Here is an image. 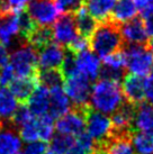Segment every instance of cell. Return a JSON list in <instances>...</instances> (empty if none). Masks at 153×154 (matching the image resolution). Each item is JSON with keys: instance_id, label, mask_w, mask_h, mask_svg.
<instances>
[{"instance_id": "1", "label": "cell", "mask_w": 153, "mask_h": 154, "mask_svg": "<svg viewBox=\"0 0 153 154\" xmlns=\"http://www.w3.org/2000/svg\"><path fill=\"white\" fill-rule=\"evenodd\" d=\"M88 41L91 52L102 60L115 52L122 50L124 45L119 25L111 19L97 24V27L90 35Z\"/></svg>"}, {"instance_id": "2", "label": "cell", "mask_w": 153, "mask_h": 154, "mask_svg": "<svg viewBox=\"0 0 153 154\" xmlns=\"http://www.w3.org/2000/svg\"><path fill=\"white\" fill-rule=\"evenodd\" d=\"M125 101L120 85L99 79L91 88L89 107L104 115L113 114Z\"/></svg>"}, {"instance_id": "3", "label": "cell", "mask_w": 153, "mask_h": 154, "mask_svg": "<svg viewBox=\"0 0 153 154\" xmlns=\"http://www.w3.org/2000/svg\"><path fill=\"white\" fill-rule=\"evenodd\" d=\"M126 65L125 69L131 74L144 78L153 68V53L148 45H126L123 47Z\"/></svg>"}, {"instance_id": "4", "label": "cell", "mask_w": 153, "mask_h": 154, "mask_svg": "<svg viewBox=\"0 0 153 154\" xmlns=\"http://www.w3.org/2000/svg\"><path fill=\"white\" fill-rule=\"evenodd\" d=\"M9 60L15 74H17L19 78L37 77V52L30 44L24 42L18 45L13 54L9 56Z\"/></svg>"}, {"instance_id": "5", "label": "cell", "mask_w": 153, "mask_h": 154, "mask_svg": "<svg viewBox=\"0 0 153 154\" xmlns=\"http://www.w3.org/2000/svg\"><path fill=\"white\" fill-rule=\"evenodd\" d=\"M64 92L72 103L73 108H83L89 106V98L91 94V81L79 71L63 81Z\"/></svg>"}, {"instance_id": "6", "label": "cell", "mask_w": 153, "mask_h": 154, "mask_svg": "<svg viewBox=\"0 0 153 154\" xmlns=\"http://www.w3.org/2000/svg\"><path fill=\"white\" fill-rule=\"evenodd\" d=\"M86 133L96 143V149H101L111 138L113 125L111 118L101 112L88 108L86 111Z\"/></svg>"}, {"instance_id": "7", "label": "cell", "mask_w": 153, "mask_h": 154, "mask_svg": "<svg viewBox=\"0 0 153 154\" xmlns=\"http://www.w3.org/2000/svg\"><path fill=\"white\" fill-rule=\"evenodd\" d=\"M26 11L35 24L41 27H50L60 15L54 0H30Z\"/></svg>"}, {"instance_id": "8", "label": "cell", "mask_w": 153, "mask_h": 154, "mask_svg": "<svg viewBox=\"0 0 153 154\" xmlns=\"http://www.w3.org/2000/svg\"><path fill=\"white\" fill-rule=\"evenodd\" d=\"M89 106L83 108H72L65 115L60 117L55 123L58 133L76 137L86 129V111Z\"/></svg>"}, {"instance_id": "9", "label": "cell", "mask_w": 153, "mask_h": 154, "mask_svg": "<svg viewBox=\"0 0 153 154\" xmlns=\"http://www.w3.org/2000/svg\"><path fill=\"white\" fill-rule=\"evenodd\" d=\"M78 35L74 18L71 14H62L54 23L52 36L55 43L61 47L68 48Z\"/></svg>"}, {"instance_id": "10", "label": "cell", "mask_w": 153, "mask_h": 154, "mask_svg": "<svg viewBox=\"0 0 153 154\" xmlns=\"http://www.w3.org/2000/svg\"><path fill=\"white\" fill-rule=\"evenodd\" d=\"M123 43L126 45H148L149 35L142 18L135 17L127 23L119 25Z\"/></svg>"}, {"instance_id": "11", "label": "cell", "mask_w": 153, "mask_h": 154, "mask_svg": "<svg viewBox=\"0 0 153 154\" xmlns=\"http://www.w3.org/2000/svg\"><path fill=\"white\" fill-rule=\"evenodd\" d=\"M122 91L124 98L126 101L137 106L144 103L145 97V80L144 78L134 75V74H126L123 78L122 83Z\"/></svg>"}, {"instance_id": "12", "label": "cell", "mask_w": 153, "mask_h": 154, "mask_svg": "<svg viewBox=\"0 0 153 154\" xmlns=\"http://www.w3.org/2000/svg\"><path fill=\"white\" fill-rule=\"evenodd\" d=\"M19 25L17 13L2 11L0 14V42L8 48L18 42Z\"/></svg>"}, {"instance_id": "13", "label": "cell", "mask_w": 153, "mask_h": 154, "mask_svg": "<svg viewBox=\"0 0 153 154\" xmlns=\"http://www.w3.org/2000/svg\"><path fill=\"white\" fill-rule=\"evenodd\" d=\"M21 138L10 122L0 120V154H19Z\"/></svg>"}, {"instance_id": "14", "label": "cell", "mask_w": 153, "mask_h": 154, "mask_svg": "<svg viewBox=\"0 0 153 154\" xmlns=\"http://www.w3.org/2000/svg\"><path fill=\"white\" fill-rule=\"evenodd\" d=\"M37 52V61L39 66L38 70H50V69L60 70L65 54L63 47L52 42Z\"/></svg>"}, {"instance_id": "15", "label": "cell", "mask_w": 153, "mask_h": 154, "mask_svg": "<svg viewBox=\"0 0 153 154\" xmlns=\"http://www.w3.org/2000/svg\"><path fill=\"white\" fill-rule=\"evenodd\" d=\"M76 69L80 73L89 79L90 81H95L99 77L101 63L100 59L90 50H85L76 54Z\"/></svg>"}, {"instance_id": "16", "label": "cell", "mask_w": 153, "mask_h": 154, "mask_svg": "<svg viewBox=\"0 0 153 154\" xmlns=\"http://www.w3.org/2000/svg\"><path fill=\"white\" fill-rule=\"evenodd\" d=\"M50 91V103L47 114L53 119H59L71 110V103L62 87H56L48 90Z\"/></svg>"}, {"instance_id": "17", "label": "cell", "mask_w": 153, "mask_h": 154, "mask_svg": "<svg viewBox=\"0 0 153 154\" xmlns=\"http://www.w3.org/2000/svg\"><path fill=\"white\" fill-rule=\"evenodd\" d=\"M38 87L37 77L34 78H18L14 79L9 83V92L13 94L14 98L21 105H26L30 94H33L36 88Z\"/></svg>"}, {"instance_id": "18", "label": "cell", "mask_w": 153, "mask_h": 154, "mask_svg": "<svg viewBox=\"0 0 153 154\" xmlns=\"http://www.w3.org/2000/svg\"><path fill=\"white\" fill-rule=\"evenodd\" d=\"M133 132L153 133V107L146 103H142L135 107L132 125Z\"/></svg>"}, {"instance_id": "19", "label": "cell", "mask_w": 153, "mask_h": 154, "mask_svg": "<svg viewBox=\"0 0 153 154\" xmlns=\"http://www.w3.org/2000/svg\"><path fill=\"white\" fill-rule=\"evenodd\" d=\"M48 103H50V91L45 87L39 86L30 94L28 101L26 103L33 117H39L47 114L48 111Z\"/></svg>"}, {"instance_id": "20", "label": "cell", "mask_w": 153, "mask_h": 154, "mask_svg": "<svg viewBox=\"0 0 153 154\" xmlns=\"http://www.w3.org/2000/svg\"><path fill=\"white\" fill-rule=\"evenodd\" d=\"M116 0H86L83 2L86 10L97 23L109 19Z\"/></svg>"}, {"instance_id": "21", "label": "cell", "mask_w": 153, "mask_h": 154, "mask_svg": "<svg viewBox=\"0 0 153 154\" xmlns=\"http://www.w3.org/2000/svg\"><path fill=\"white\" fill-rule=\"evenodd\" d=\"M136 15L137 9L135 7L134 0H117L115 1L109 19L116 23L117 25H122L124 23L134 19Z\"/></svg>"}, {"instance_id": "22", "label": "cell", "mask_w": 153, "mask_h": 154, "mask_svg": "<svg viewBox=\"0 0 153 154\" xmlns=\"http://www.w3.org/2000/svg\"><path fill=\"white\" fill-rule=\"evenodd\" d=\"M73 18H74L78 34L86 37V38L90 37V35L94 33L95 28L97 27L98 23L88 14L85 6L73 15Z\"/></svg>"}, {"instance_id": "23", "label": "cell", "mask_w": 153, "mask_h": 154, "mask_svg": "<svg viewBox=\"0 0 153 154\" xmlns=\"http://www.w3.org/2000/svg\"><path fill=\"white\" fill-rule=\"evenodd\" d=\"M18 107L17 100L7 88H0V120L10 122L14 112Z\"/></svg>"}, {"instance_id": "24", "label": "cell", "mask_w": 153, "mask_h": 154, "mask_svg": "<svg viewBox=\"0 0 153 154\" xmlns=\"http://www.w3.org/2000/svg\"><path fill=\"white\" fill-rule=\"evenodd\" d=\"M131 138L132 137H111L101 150L106 154H135Z\"/></svg>"}, {"instance_id": "25", "label": "cell", "mask_w": 153, "mask_h": 154, "mask_svg": "<svg viewBox=\"0 0 153 154\" xmlns=\"http://www.w3.org/2000/svg\"><path fill=\"white\" fill-rule=\"evenodd\" d=\"M37 80L39 86L45 87L46 89H52L56 87L63 86L64 77L59 69H50V70H38Z\"/></svg>"}, {"instance_id": "26", "label": "cell", "mask_w": 153, "mask_h": 154, "mask_svg": "<svg viewBox=\"0 0 153 154\" xmlns=\"http://www.w3.org/2000/svg\"><path fill=\"white\" fill-rule=\"evenodd\" d=\"M131 143L135 154H153V133H133Z\"/></svg>"}, {"instance_id": "27", "label": "cell", "mask_w": 153, "mask_h": 154, "mask_svg": "<svg viewBox=\"0 0 153 154\" xmlns=\"http://www.w3.org/2000/svg\"><path fill=\"white\" fill-rule=\"evenodd\" d=\"M52 39H53V36H52L51 27H41V26H37L36 29L27 38L26 43L30 44V46L33 47L34 50H36V52H37L44 46H46L50 43H52Z\"/></svg>"}, {"instance_id": "28", "label": "cell", "mask_w": 153, "mask_h": 154, "mask_svg": "<svg viewBox=\"0 0 153 154\" xmlns=\"http://www.w3.org/2000/svg\"><path fill=\"white\" fill-rule=\"evenodd\" d=\"M34 123L37 131L38 140L45 143L50 141L54 133V119L48 114H45L39 117H34Z\"/></svg>"}, {"instance_id": "29", "label": "cell", "mask_w": 153, "mask_h": 154, "mask_svg": "<svg viewBox=\"0 0 153 154\" xmlns=\"http://www.w3.org/2000/svg\"><path fill=\"white\" fill-rule=\"evenodd\" d=\"M50 141H51V143H50L51 149L50 150L55 151V152L61 154H67L76 144V137L58 133Z\"/></svg>"}, {"instance_id": "30", "label": "cell", "mask_w": 153, "mask_h": 154, "mask_svg": "<svg viewBox=\"0 0 153 154\" xmlns=\"http://www.w3.org/2000/svg\"><path fill=\"white\" fill-rule=\"evenodd\" d=\"M34 117L30 114V109L27 108L26 105H20L19 107H17L16 111L14 112L13 117L10 119V124L13 125L15 128L19 129L20 127H23L24 125L28 124L30 120L33 119Z\"/></svg>"}, {"instance_id": "31", "label": "cell", "mask_w": 153, "mask_h": 154, "mask_svg": "<svg viewBox=\"0 0 153 154\" xmlns=\"http://www.w3.org/2000/svg\"><path fill=\"white\" fill-rule=\"evenodd\" d=\"M126 75V70H122V69H115L107 66V65H101L100 68V72H99V77L101 80H107V81L111 82H119L123 80V78Z\"/></svg>"}, {"instance_id": "32", "label": "cell", "mask_w": 153, "mask_h": 154, "mask_svg": "<svg viewBox=\"0 0 153 154\" xmlns=\"http://www.w3.org/2000/svg\"><path fill=\"white\" fill-rule=\"evenodd\" d=\"M60 71L62 72L64 78H68V77H70V75H72V74L78 72L76 61V53L69 51V50L65 51L63 62H62V64H61Z\"/></svg>"}, {"instance_id": "33", "label": "cell", "mask_w": 153, "mask_h": 154, "mask_svg": "<svg viewBox=\"0 0 153 154\" xmlns=\"http://www.w3.org/2000/svg\"><path fill=\"white\" fill-rule=\"evenodd\" d=\"M58 10L62 14H74L83 7L82 0H54Z\"/></svg>"}, {"instance_id": "34", "label": "cell", "mask_w": 153, "mask_h": 154, "mask_svg": "<svg viewBox=\"0 0 153 154\" xmlns=\"http://www.w3.org/2000/svg\"><path fill=\"white\" fill-rule=\"evenodd\" d=\"M102 64L111 66V68L115 69H122V70H126L125 65H126V60H125V54H124L123 50L115 52L113 54H111L109 56H107L104 59Z\"/></svg>"}, {"instance_id": "35", "label": "cell", "mask_w": 153, "mask_h": 154, "mask_svg": "<svg viewBox=\"0 0 153 154\" xmlns=\"http://www.w3.org/2000/svg\"><path fill=\"white\" fill-rule=\"evenodd\" d=\"M18 133H19V136L23 141L27 142H35L38 140V135H37V131H36V126H35L34 123V118L30 120L28 124L24 125L23 127L18 129Z\"/></svg>"}, {"instance_id": "36", "label": "cell", "mask_w": 153, "mask_h": 154, "mask_svg": "<svg viewBox=\"0 0 153 154\" xmlns=\"http://www.w3.org/2000/svg\"><path fill=\"white\" fill-rule=\"evenodd\" d=\"M47 151V144L42 141H35L27 143L21 147L19 154H45Z\"/></svg>"}, {"instance_id": "37", "label": "cell", "mask_w": 153, "mask_h": 154, "mask_svg": "<svg viewBox=\"0 0 153 154\" xmlns=\"http://www.w3.org/2000/svg\"><path fill=\"white\" fill-rule=\"evenodd\" d=\"M30 1V0H2L4 11L18 13L23 9H25Z\"/></svg>"}, {"instance_id": "38", "label": "cell", "mask_w": 153, "mask_h": 154, "mask_svg": "<svg viewBox=\"0 0 153 154\" xmlns=\"http://www.w3.org/2000/svg\"><path fill=\"white\" fill-rule=\"evenodd\" d=\"M15 79V72L10 64H7L0 68V86L6 88Z\"/></svg>"}, {"instance_id": "39", "label": "cell", "mask_w": 153, "mask_h": 154, "mask_svg": "<svg viewBox=\"0 0 153 154\" xmlns=\"http://www.w3.org/2000/svg\"><path fill=\"white\" fill-rule=\"evenodd\" d=\"M134 4L137 11H140L142 16L153 9V0H134Z\"/></svg>"}, {"instance_id": "40", "label": "cell", "mask_w": 153, "mask_h": 154, "mask_svg": "<svg viewBox=\"0 0 153 154\" xmlns=\"http://www.w3.org/2000/svg\"><path fill=\"white\" fill-rule=\"evenodd\" d=\"M142 20L144 23V27L146 29V33L148 35H151L153 36V9L150 10L148 14H145L144 16H142Z\"/></svg>"}, {"instance_id": "41", "label": "cell", "mask_w": 153, "mask_h": 154, "mask_svg": "<svg viewBox=\"0 0 153 154\" xmlns=\"http://www.w3.org/2000/svg\"><path fill=\"white\" fill-rule=\"evenodd\" d=\"M9 62V52L8 48L0 44V68L7 65Z\"/></svg>"}, {"instance_id": "42", "label": "cell", "mask_w": 153, "mask_h": 154, "mask_svg": "<svg viewBox=\"0 0 153 154\" xmlns=\"http://www.w3.org/2000/svg\"><path fill=\"white\" fill-rule=\"evenodd\" d=\"M146 101L153 107V85H145V97Z\"/></svg>"}, {"instance_id": "43", "label": "cell", "mask_w": 153, "mask_h": 154, "mask_svg": "<svg viewBox=\"0 0 153 154\" xmlns=\"http://www.w3.org/2000/svg\"><path fill=\"white\" fill-rule=\"evenodd\" d=\"M67 154H89V153H88L83 147H81L80 145H78V144L76 143V144L73 145L72 149L69 151Z\"/></svg>"}, {"instance_id": "44", "label": "cell", "mask_w": 153, "mask_h": 154, "mask_svg": "<svg viewBox=\"0 0 153 154\" xmlns=\"http://www.w3.org/2000/svg\"><path fill=\"white\" fill-rule=\"evenodd\" d=\"M148 47H149V50L153 53V36L152 38H149V42H148Z\"/></svg>"}, {"instance_id": "45", "label": "cell", "mask_w": 153, "mask_h": 154, "mask_svg": "<svg viewBox=\"0 0 153 154\" xmlns=\"http://www.w3.org/2000/svg\"><path fill=\"white\" fill-rule=\"evenodd\" d=\"M91 154H106V152L104 150H101V149H96Z\"/></svg>"}, {"instance_id": "46", "label": "cell", "mask_w": 153, "mask_h": 154, "mask_svg": "<svg viewBox=\"0 0 153 154\" xmlns=\"http://www.w3.org/2000/svg\"><path fill=\"white\" fill-rule=\"evenodd\" d=\"M45 154H61V153H58V152H55V151H52V150H48L45 152Z\"/></svg>"}, {"instance_id": "47", "label": "cell", "mask_w": 153, "mask_h": 154, "mask_svg": "<svg viewBox=\"0 0 153 154\" xmlns=\"http://www.w3.org/2000/svg\"><path fill=\"white\" fill-rule=\"evenodd\" d=\"M4 11V5H2V0H0V14Z\"/></svg>"}, {"instance_id": "48", "label": "cell", "mask_w": 153, "mask_h": 154, "mask_svg": "<svg viewBox=\"0 0 153 154\" xmlns=\"http://www.w3.org/2000/svg\"><path fill=\"white\" fill-rule=\"evenodd\" d=\"M82 1H83V2H85V1H86V0H82Z\"/></svg>"}]
</instances>
